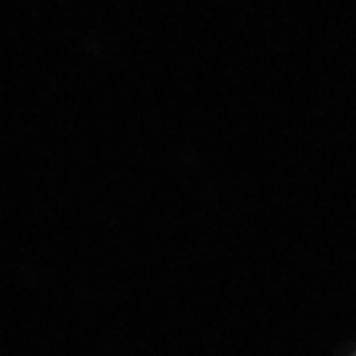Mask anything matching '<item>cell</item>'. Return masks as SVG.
I'll return each instance as SVG.
<instances>
[]
</instances>
